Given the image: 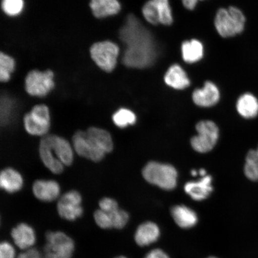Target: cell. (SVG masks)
<instances>
[{"instance_id": "cell-27", "label": "cell", "mask_w": 258, "mask_h": 258, "mask_svg": "<svg viewBox=\"0 0 258 258\" xmlns=\"http://www.w3.org/2000/svg\"><path fill=\"white\" fill-rule=\"evenodd\" d=\"M15 60L12 56L3 52L0 53V80L8 82L15 69Z\"/></svg>"}, {"instance_id": "cell-41", "label": "cell", "mask_w": 258, "mask_h": 258, "mask_svg": "<svg viewBox=\"0 0 258 258\" xmlns=\"http://www.w3.org/2000/svg\"><path fill=\"white\" fill-rule=\"evenodd\" d=\"M114 258H128V257L124 255H118V256H115Z\"/></svg>"}, {"instance_id": "cell-14", "label": "cell", "mask_w": 258, "mask_h": 258, "mask_svg": "<svg viewBox=\"0 0 258 258\" xmlns=\"http://www.w3.org/2000/svg\"><path fill=\"white\" fill-rule=\"evenodd\" d=\"M161 235L160 228L153 222L147 221L139 225L134 234L135 243L140 247H146L156 243Z\"/></svg>"}, {"instance_id": "cell-32", "label": "cell", "mask_w": 258, "mask_h": 258, "mask_svg": "<svg viewBox=\"0 0 258 258\" xmlns=\"http://www.w3.org/2000/svg\"><path fill=\"white\" fill-rule=\"evenodd\" d=\"M93 219L98 227L103 230H112L110 215L101 209L96 210L93 213Z\"/></svg>"}, {"instance_id": "cell-13", "label": "cell", "mask_w": 258, "mask_h": 258, "mask_svg": "<svg viewBox=\"0 0 258 258\" xmlns=\"http://www.w3.org/2000/svg\"><path fill=\"white\" fill-rule=\"evenodd\" d=\"M47 137L57 159L64 166L72 165L74 161V150L70 142L55 135H47Z\"/></svg>"}, {"instance_id": "cell-29", "label": "cell", "mask_w": 258, "mask_h": 258, "mask_svg": "<svg viewBox=\"0 0 258 258\" xmlns=\"http://www.w3.org/2000/svg\"><path fill=\"white\" fill-rule=\"evenodd\" d=\"M108 214L111 219L112 230H122L127 225L130 219L128 213L120 208Z\"/></svg>"}, {"instance_id": "cell-30", "label": "cell", "mask_w": 258, "mask_h": 258, "mask_svg": "<svg viewBox=\"0 0 258 258\" xmlns=\"http://www.w3.org/2000/svg\"><path fill=\"white\" fill-rule=\"evenodd\" d=\"M142 12L148 23L156 25L160 24L159 15L153 0H149L144 6Z\"/></svg>"}, {"instance_id": "cell-17", "label": "cell", "mask_w": 258, "mask_h": 258, "mask_svg": "<svg viewBox=\"0 0 258 258\" xmlns=\"http://www.w3.org/2000/svg\"><path fill=\"white\" fill-rule=\"evenodd\" d=\"M212 181V177L206 175L199 181L186 183L185 191L195 201H203L207 199L213 191Z\"/></svg>"}, {"instance_id": "cell-21", "label": "cell", "mask_w": 258, "mask_h": 258, "mask_svg": "<svg viewBox=\"0 0 258 258\" xmlns=\"http://www.w3.org/2000/svg\"><path fill=\"white\" fill-rule=\"evenodd\" d=\"M164 80L167 85L177 90L185 89L190 85V80L185 71L177 64L169 68Z\"/></svg>"}, {"instance_id": "cell-40", "label": "cell", "mask_w": 258, "mask_h": 258, "mask_svg": "<svg viewBox=\"0 0 258 258\" xmlns=\"http://www.w3.org/2000/svg\"><path fill=\"white\" fill-rule=\"evenodd\" d=\"M191 174L193 176H196L197 175H198V172H197V171L196 170H192L191 172Z\"/></svg>"}, {"instance_id": "cell-34", "label": "cell", "mask_w": 258, "mask_h": 258, "mask_svg": "<svg viewBox=\"0 0 258 258\" xmlns=\"http://www.w3.org/2000/svg\"><path fill=\"white\" fill-rule=\"evenodd\" d=\"M17 251L15 244L7 240L0 243V258H17Z\"/></svg>"}, {"instance_id": "cell-42", "label": "cell", "mask_w": 258, "mask_h": 258, "mask_svg": "<svg viewBox=\"0 0 258 258\" xmlns=\"http://www.w3.org/2000/svg\"><path fill=\"white\" fill-rule=\"evenodd\" d=\"M208 258H218V257H214V256H211V257H209Z\"/></svg>"}, {"instance_id": "cell-9", "label": "cell", "mask_w": 258, "mask_h": 258, "mask_svg": "<svg viewBox=\"0 0 258 258\" xmlns=\"http://www.w3.org/2000/svg\"><path fill=\"white\" fill-rule=\"evenodd\" d=\"M82 197L76 190L64 193L57 203V212L59 217L69 222H74L82 217L84 209Z\"/></svg>"}, {"instance_id": "cell-28", "label": "cell", "mask_w": 258, "mask_h": 258, "mask_svg": "<svg viewBox=\"0 0 258 258\" xmlns=\"http://www.w3.org/2000/svg\"><path fill=\"white\" fill-rule=\"evenodd\" d=\"M159 15L160 24L170 25L173 22V15L169 0H153Z\"/></svg>"}, {"instance_id": "cell-16", "label": "cell", "mask_w": 258, "mask_h": 258, "mask_svg": "<svg viewBox=\"0 0 258 258\" xmlns=\"http://www.w3.org/2000/svg\"><path fill=\"white\" fill-rule=\"evenodd\" d=\"M39 154L42 162L51 173L58 175L63 172L64 166L57 159L51 149L47 135L40 141Z\"/></svg>"}, {"instance_id": "cell-6", "label": "cell", "mask_w": 258, "mask_h": 258, "mask_svg": "<svg viewBox=\"0 0 258 258\" xmlns=\"http://www.w3.org/2000/svg\"><path fill=\"white\" fill-rule=\"evenodd\" d=\"M25 131L32 136H46L50 127V113L44 104L35 105L24 117Z\"/></svg>"}, {"instance_id": "cell-1", "label": "cell", "mask_w": 258, "mask_h": 258, "mask_svg": "<svg viewBox=\"0 0 258 258\" xmlns=\"http://www.w3.org/2000/svg\"><path fill=\"white\" fill-rule=\"evenodd\" d=\"M125 45L122 63L133 69H144L153 63L157 55L152 35L134 15L127 16L119 32Z\"/></svg>"}, {"instance_id": "cell-18", "label": "cell", "mask_w": 258, "mask_h": 258, "mask_svg": "<svg viewBox=\"0 0 258 258\" xmlns=\"http://www.w3.org/2000/svg\"><path fill=\"white\" fill-rule=\"evenodd\" d=\"M24 186V178L21 174L11 167L2 171L0 174V186L5 191L15 193L20 191Z\"/></svg>"}, {"instance_id": "cell-36", "label": "cell", "mask_w": 258, "mask_h": 258, "mask_svg": "<svg viewBox=\"0 0 258 258\" xmlns=\"http://www.w3.org/2000/svg\"><path fill=\"white\" fill-rule=\"evenodd\" d=\"M17 258H44L43 251L36 247L21 251L18 254Z\"/></svg>"}, {"instance_id": "cell-3", "label": "cell", "mask_w": 258, "mask_h": 258, "mask_svg": "<svg viewBox=\"0 0 258 258\" xmlns=\"http://www.w3.org/2000/svg\"><path fill=\"white\" fill-rule=\"evenodd\" d=\"M246 19L240 9L231 6L220 9L216 15L215 26L218 34L224 38L233 37L243 32Z\"/></svg>"}, {"instance_id": "cell-23", "label": "cell", "mask_w": 258, "mask_h": 258, "mask_svg": "<svg viewBox=\"0 0 258 258\" xmlns=\"http://www.w3.org/2000/svg\"><path fill=\"white\" fill-rule=\"evenodd\" d=\"M237 111L242 117L251 119L258 115V99L250 93L241 95L236 104Z\"/></svg>"}, {"instance_id": "cell-43", "label": "cell", "mask_w": 258, "mask_h": 258, "mask_svg": "<svg viewBox=\"0 0 258 258\" xmlns=\"http://www.w3.org/2000/svg\"><path fill=\"white\" fill-rule=\"evenodd\" d=\"M256 152H257V156H258V147H257V149L256 150Z\"/></svg>"}, {"instance_id": "cell-2", "label": "cell", "mask_w": 258, "mask_h": 258, "mask_svg": "<svg viewBox=\"0 0 258 258\" xmlns=\"http://www.w3.org/2000/svg\"><path fill=\"white\" fill-rule=\"evenodd\" d=\"M76 250L75 240L66 232L50 230L45 233L44 258H73Z\"/></svg>"}, {"instance_id": "cell-25", "label": "cell", "mask_w": 258, "mask_h": 258, "mask_svg": "<svg viewBox=\"0 0 258 258\" xmlns=\"http://www.w3.org/2000/svg\"><path fill=\"white\" fill-rule=\"evenodd\" d=\"M244 172L247 179L258 181V156L256 150H251L247 153Z\"/></svg>"}, {"instance_id": "cell-37", "label": "cell", "mask_w": 258, "mask_h": 258, "mask_svg": "<svg viewBox=\"0 0 258 258\" xmlns=\"http://www.w3.org/2000/svg\"><path fill=\"white\" fill-rule=\"evenodd\" d=\"M144 258H170L169 254L160 249H155L148 252Z\"/></svg>"}, {"instance_id": "cell-20", "label": "cell", "mask_w": 258, "mask_h": 258, "mask_svg": "<svg viewBox=\"0 0 258 258\" xmlns=\"http://www.w3.org/2000/svg\"><path fill=\"white\" fill-rule=\"evenodd\" d=\"M86 132L90 140L103 152L105 154L112 152L114 149V143L109 132L97 127H89Z\"/></svg>"}, {"instance_id": "cell-22", "label": "cell", "mask_w": 258, "mask_h": 258, "mask_svg": "<svg viewBox=\"0 0 258 258\" xmlns=\"http://www.w3.org/2000/svg\"><path fill=\"white\" fill-rule=\"evenodd\" d=\"M90 8L96 18H104L117 14L121 10L118 0H91Z\"/></svg>"}, {"instance_id": "cell-39", "label": "cell", "mask_w": 258, "mask_h": 258, "mask_svg": "<svg viewBox=\"0 0 258 258\" xmlns=\"http://www.w3.org/2000/svg\"><path fill=\"white\" fill-rule=\"evenodd\" d=\"M200 174H201V175L204 177L206 176V170L204 169H201L199 171Z\"/></svg>"}, {"instance_id": "cell-33", "label": "cell", "mask_w": 258, "mask_h": 258, "mask_svg": "<svg viewBox=\"0 0 258 258\" xmlns=\"http://www.w3.org/2000/svg\"><path fill=\"white\" fill-rule=\"evenodd\" d=\"M14 103L12 100L5 97L2 99L1 104V123L2 125H8L11 121L14 112Z\"/></svg>"}, {"instance_id": "cell-12", "label": "cell", "mask_w": 258, "mask_h": 258, "mask_svg": "<svg viewBox=\"0 0 258 258\" xmlns=\"http://www.w3.org/2000/svg\"><path fill=\"white\" fill-rule=\"evenodd\" d=\"M32 192L38 201L51 202L59 198L60 186L54 180L38 179L32 185Z\"/></svg>"}, {"instance_id": "cell-8", "label": "cell", "mask_w": 258, "mask_h": 258, "mask_svg": "<svg viewBox=\"0 0 258 258\" xmlns=\"http://www.w3.org/2000/svg\"><path fill=\"white\" fill-rule=\"evenodd\" d=\"M54 73L47 70L44 72L32 70L25 78V90L28 94L32 96H47L54 87Z\"/></svg>"}, {"instance_id": "cell-24", "label": "cell", "mask_w": 258, "mask_h": 258, "mask_svg": "<svg viewBox=\"0 0 258 258\" xmlns=\"http://www.w3.org/2000/svg\"><path fill=\"white\" fill-rule=\"evenodd\" d=\"M181 50L183 60L189 63L198 62L201 60L204 53L202 43L196 39L183 42Z\"/></svg>"}, {"instance_id": "cell-19", "label": "cell", "mask_w": 258, "mask_h": 258, "mask_svg": "<svg viewBox=\"0 0 258 258\" xmlns=\"http://www.w3.org/2000/svg\"><path fill=\"white\" fill-rule=\"evenodd\" d=\"M171 214L173 220L180 228L189 229L198 224L199 219L196 213L184 205L174 206Z\"/></svg>"}, {"instance_id": "cell-26", "label": "cell", "mask_w": 258, "mask_h": 258, "mask_svg": "<svg viewBox=\"0 0 258 258\" xmlns=\"http://www.w3.org/2000/svg\"><path fill=\"white\" fill-rule=\"evenodd\" d=\"M112 118L116 126L122 128L134 124L137 121L135 113L126 108L119 109L113 114Z\"/></svg>"}, {"instance_id": "cell-5", "label": "cell", "mask_w": 258, "mask_h": 258, "mask_svg": "<svg viewBox=\"0 0 258 258\" xmlns=\"http://www.w3.org/2000/svg\"><path fill=\"white\" fill-rule=\"evenodd\" d=\"M120 53L118 45L111 41L97 42L90 48V54L93 62L102 70L110 73L117 63Z\"/></svg>"}, {"instance_id": "cell-15", "label": "cell", "mask_w": 258, "mask_h": 258, "mask_svg": "<svg viewBox=\"0 0 258 258\" xmlns=\"http://www.w3.org/2000/svg\"><path fill=\"white\" fill-rule=\"evenodd\" d=\"M220 98V92L214 83L207 82L202 89L195 90L192 100L197 105L202 107H211L217 104Z\"/></svg>"}, {"instance_id": "cell-7", "label": "cell", "mask_w": 258, "mask_h": 258, "mask_svg": "<svg viewBox=\"0 0 258 258\" xmlns=\"http://www.w3.org/2000/svg\"><path fill=\"white\" fill-rule=\"evenodd\" d=\"M198 135L191 140L193 149L200 153L211 151L217 143L219 129L217 124L211 121H202L196 125Z\"/></svg>"}, {"instance_id": "cell-10", "label": "cell", "mask_w": 258, "mask_h": 258, "mask_svg": "<svg viewBox=\"0 0 258 258\" xmlns=\"http://www.w3.org/2000/svg\"><path fill=\"white\" fill-rule=\"evenodd\" d=\"M73 147L79 156L94 162H99L104 159L106 154L90 140L86 132L79 131L74 135Z\"/></svg>"}, {"instance_id": "cell-11", "label": "cell", "mask_w": 258, "mask_h": 258, "mask_svg": "<svg viewBox=\"0 0 258 258\" xmlns=\"http://www.w3.org/2000/svg\"><path fill=\"white\" fill-rule=\"evenodd\" d=\"M12 242L21 251L34 247L37 241L36 231L27 222H20L11 229L10 232Z\"/></svg>"}, {"instance_id": "cell-38", "label": "cell", "mask_w": 258, "mask_h": 258, "mask_svg": "<svg viewBox=\"0 0 258 258\" xmlns=\"http://www.w3.org/2000/svg\"><path fill=\"white\" fill-rule=\"evenodd\" d=\"M182 4L184 7L190 11H192L196 7L199 0H182Z\"/></svg>"}, {"instance_id": "cell-35", "label": "cell", "mask_w": 258, "mask_h": 258, "mask_svg": "<svg viewBox=\"0 0 258 258\" xmlns=\"http://www.w3.org/2000/svg\"><path fill=\"white\" fill-rule=\"evenodd\" d=\"M99 209L106 213H111L118 209L119 206L115 200L110 198H104L99 202Z\"/></svg>"}, {"instance_id": "cell-31", "label": "cell", "mask_w": 258, "mask_h": 258, "mask_svg": "<svg viewBox=\"0 0 258 258\" xmlns=\"http://www.w3.org/2000/svg\"><path fill=\"white\" fill-rule=\"evenodd\" d=\"M2 9L6 15L17 16L21 14L24 7V0H2Z\"/></svg>"}, {"instance_id": "cell-4", "label": "cell", "mask_w": 258, "mask_h": 258, "mask_svg": "<svg viewBox=\"0 0 258 258\" xmlns=\"http://www.w3.org/2000/svg\"><path fill=\"white\" fill-rule=\"evenodd\" d=\"M143 175L148 182L164 189H173L176 185L177 171L170 164L151 161L144 167Z\"/></svg>"}]
</instances>
